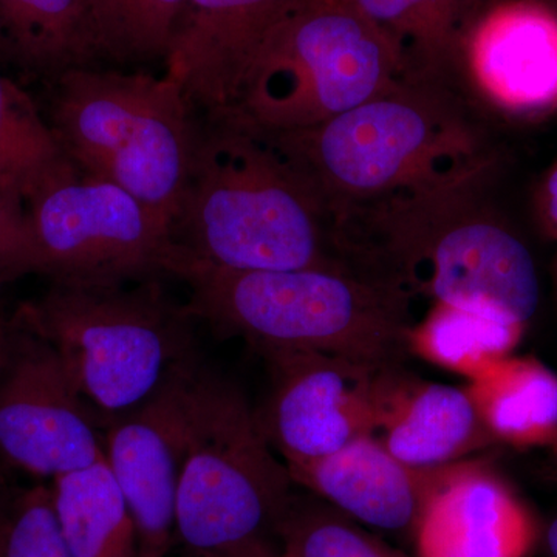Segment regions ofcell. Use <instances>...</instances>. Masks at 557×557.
I'll list each match as a JSON object with an SVG mask.
<instances>
[{"instance_id": "obj_1", "label": "cell", "mask_w": 557, "mask_h": 557, "mask_svg": "<svg viewBox=\"0 0 557 557\" xmlns=\"http://www.w3.org/2000/svg\"><path fill=\"white\" fill-rule=\"evenodd\" d=\"M260 132L324 201L333 223L483 185L494 166L467 100L449 84L403 81L310 129Z\"/></svg>"}, {"instance_id": "obj_2", "label": "cell", "mask_w": 557, "mask_h": 557, "mask_svg": "<svg viewBox=\"0 0 557 557\" xmlns=\"http://www.w3.org/2000/svg\"><path fill=\"white\" fill-rule=\"evenodd\" d=\"M200 120L171 225L182 255L231 271L355 267L341 252L324 201L263 132Z\"/></svg>"}, {"instance_id": "obj_3", "label": "cell", "mask_w": 557, "mask_h": 557, "mask_svg": "<svg viewBox=\"0 0 557 557\" xmlns=\"http://www.w3.org/2000/svg\"><path fill=\"white\" fill-rule=\"evenodd\" d=\"M168 274L188 285L190 317L259 355L311 351L394 368L409 354L412 299L355 267L231 271L177 249Z\"/></svg>"}, {"instance_id": "obj_4", "label": "cell", "mask_w": 557, "mask_h": 557, "mask_svg": "<svg viewBox=\"0 0 557 557\" xmlns=\"http://www.w3.org/2000/svg\"><path fill=\"white\" fill-rule=\"evenodd\" d=\"M482 186L339 220L341 251L409 299L496 307L528 325L541 302L536 262L508 223L480 205Z\"/></svg>"}, {"instance_id": "obj_5", "label": "cell", "mask_w": 557, "mask_h": 557, "mask_svg": "<svg viewBox=\"0 0 557 557\" xmlns=\"http://www.w3.org/2000/svg\"><path fill=\"white\" fill-rule=\"evenodd\" d=\"M46 86L42 112L61 152L172 225L201 126L180 83L83 65Z\"/></svg>"}, {"instance_id": "obj_6", "label": "cell", "mask_w": 557, "mask_h": 557, "mask_svg": "<svg viewBox=\"0 0 557 557\" xmlns=\"http://www.w3.org/2000/svg\"><path fill=\"white\" fill-rule=\"evenodd\" d=\"M17 309L38 330L102 423L138 408L196 357L188 309L160 278L127 284L50 282Z\"/></svg>"}, {"instance_id": "obj_7", "label": "cell", "mask_w": 557, "mask_h": 557, "mask_svg": "<svg viewBox=\"0 0 557 557\" xmlns=\"http://www.w3.org/2000/svg\"><path fill=\"white\" fill-rule=\"evenodd\" d=\"M403 81L394 50L351 0H293L249 62L234 104L212 119L310 129Z\"/></svg>"}, {"instance_id": "obj_8", "label": "cell", "mask_w": 557, "mask_h": 557, "mask_svg": "<svg viewBox=\"0 0 557 557\" xmlns=\"http://www.w3.org/2000/svg\"><path fill=\"white\" fill-rule=\"evenodd\" d=\"M295 486L244 392L199 359L186 387L175 509L185 552L276 539Z\"/></svg>"}, {"instance_id": "obj_9", "label": "cell", "mask_w": 557, "mask_h": 557, "mask_svg": "<svg viewBox=\"0 0 557 557\" xmlns=\"http://www.w3.org/2000/svg\"><path fill=\"white\" fill-rule=\"evenodd\" d=\"M32 274L60 284H127L170 276L166 219L62 153L24 197Z\"/></svg>"}, {"instance_id": "obj_10", "label": "cell", "mask_w": 557, "mask_h": 557, "mask_svg": "<svg viewBox=\"0 0 557 557\" xmlns=\"http://www.w3.org/2000/svg\"><path fill=\"white\" fill-rule=\"evenodd\" d=\"M104 423L20 309L0 313V472L40 482L104 458Z\"/></svg>"}, {"instance_id": "obj_11", "label": "cell", "mask_w": 557, "mask_h": 557, "mask_svg": "<svg viewBox=\"0 0 557 557\" xmlns=\"http://www.w3.org/2000/svg\"><path fill=\"white\" fill-rule=\"evenodd\" d=\"M269 394L256 417L287 467L310 463L373 434L376 383L386 368L311 351L260 355Z\"/></svg>"}, {"instance_id": "obj_12", "label": "cell", "mask_w": 557, "mask_h": 557, "mask_svg": "<svg viewBox=\"0 0 557 557\" xmlns=\"http://www.w3.org/2000/svg\"><path fill=\"white\" fill-rule=\"evenodd\" d=\"M519 120L557 110V9L544 0H490L469 25L454 87Z\"/></svg>"}, {"instance_id": "obj_13", "label": "cell", "mask_w": 557, "mask_h": 557, "mask_svg": "<svg viewBox=\"0 0 557 557\" xmlns=\"http://www.w3.org/2000/svg\"><path fill=\"white\" fill-rule=\"evenodd\" d=\"M199 357L182 362L138 408L106 421L104 460L137 531L138 557H168L174 544L185 397Z\"/></svg>"}, {"instance_id": "obj_14", "label": "cell", "mask_w": 557, "mask_h": 557, "mask_svg": "<svg viewBox=\"0 0 557 557\" xmlns=\"http://www.w3.org/2000/svg\"><path fill=\"white\" fill-rule=\"evenodd\" d=\"M541 528L515 486L479 458L446 469L413 533L417 557H530Z\"/></svg>"}, {"instance_id": "obj_15", "label": "cell", "mask_w": 557, "mask_h": 557, "mask_svg": "<svg viewBox=\"0 0 557 557\" xmlns=\"http://www.w3.org/2000/svg\"><path fill=\"white\" fill-rule=\"evenodd\" d=\"M293 0H188L164 73L203 119L223 115L270 28Z\"/></svg>"}, {"instance_id": "obj_16", "label": "cell", "mask_w": 557, "mask_h": 557, "mask_svg": "<svg viewBox=\"0 0 557 557\" xmlns=\"http://www.w3.org/2000/svg\"><path fill=\"white\" fill-rule=\"evenodd\" d=\"M287 468L296 486L348 518L410 541L448 469L409 467L373 435L355 440L332 456Z\"/></svg>"}, {"instance_id": "obj_17", "label": "cell", "mask_w": 557, "mask_h": 557, "mask_svg": "<svg viewBox=\"0 0 557 557\" xmlns=\"http://www.w3.org/2000/svg\"><path fill=\"white\" fill-rule=\"evenodd\" d=\"M372 435L420 469L449 467L496 445L467 386L420 380L399 366L380 372Z\"/></svg>"}, {"instance_id": "obj_18", "label": "cell", "mask_w": 557, "mask_h": 557, "mask_svg": "<svg viewBox=\"0 0 557 557\" xmlns=\"http://www.w3.org/2000/svg\"><path fill=\"white\" fill-rule=\"evenodd\" d=\"M394 50L405 78L454 86L458 54L483 0H351Z\"/></svg>"}, {"instance_id": "obj_19", "label": "cell", "mask_w": 557, "mask_h": 557, "mask_svg": "<svg viewBox=\"0 0 557 557\" xmlns=\"http://www.w3.org/2000/svg\"><path fill=\"white\" fill-rule=\"evenodd\" d=\"M467 388L496 445L557 448V373L544 362L509 355Z\"/></svg>"}, {"instance_id": "obj_20", "label": "cell", "mask_w": 557, "mask_h": 557, "mask_svg": "<svg viewBox=\"0 0 557 557\" xmlns=\"http://www.w3.org/2000/svg\"><path fill=\"white\" fill-rule=\"evenodd\" d=\"M0 60L44 84L95 65L87 0H0Z\"/></svg>"}, {"instance_id": "obj_21", "label": "cell", "mask_w": 557, "mask_h": 557, "mask_svg": "<svg viewBox=\"0 0 557 557\" xmlns=\"http://www.w3.org/2000/svg\"><path fill=\"white\" fill-rule=\"evenodd\" d=\"M527 327L496 307L435 302L420 322L410 325L408 351L468 381L474 380L512 355Z\"/></svg>"}, {"instance_id": "obj_22", "label": "cell", "mask_w": 557, "mask_h": 557, "mask_svg": "<svg viewBox=\"0 0 557 557\" xmlns=\"http://www.w3.org/2000/svg\"><path fill=\"white\" fill-rule=\"evenodd\" d=\"M54 512L72 557H138L137 531L104 458L50 482Z\"/></svg>"}, {"instance_id": "obj_23", "label": "cell", "mask_w": 557, "mask_h": 557, "mask_svg": "<svg viewBox=\"0 0 557 557\" xmlns=\"http://www.w3.org/2000/svg\"><path fill=\"white\" fill-rule=\"evenodd\" d=\"M188 0H87L95 61H166Z\"/></svg>"}, {"instance_id": "obj_24", "label": "cell", "mask_w": 557, "mask_h": 557, "mask_svg": "<svg viewBox=\"0 0 557 557\" xmlns=\"http://www.w3.org/2000/svg\"><path fill=\"white\" fill-rule=\"evenodd\" d=\"M282 557H417L406 555L327 502L293 494L276 528Z\"/></svg>"}, {"instance_id": "obj_25", "label": "cell", "mask_w": 557, "mask_h": 557, "mask_svg": "<svg viewBox=\"0 0 557 557\" xmlns=\"http://www.w3.org/2000/svg\"><path fill=\"white\" fill-rule=\"evenodd\" d=\"M61 157L42 109L20 84L0 75V190L24 201Z\"/></svg>"}, {"instance_id": "obj_26", "label": "cell", "mask_w": 557, "mask_h": 557, "mask_svg": "<svg viewBox=\"0 0 557 557\" xmlns=\"http://www.w3.org/2000/svg\"><path fill=\"white\" fill-rule=\"evenodd\" d=\"M0 557H72L54 512L50 482H13L0 472Z\"/></svg>"}, {"instance_id": "obj_27", "label": "cell", "mask_w": 557, "mask_h": 557, "mask_svg": "<svg viewBox=\"0 0 557 557\" xmlns=\"http://www.w3.org/2000/svg\"><path fill=\"white\" fill-rule=\"evenodd\" d=\"M33 242L24 201L0 190V284L32 274Z\"/></svg>"}, {"instance_id": "obj_28", "label": "cell", "mask_w": 557, "mask_h": 557, "mask_svg": "<svg viewBox=\"0 0 557 557\" xmlns=\"http://www.w3.org/2000/svg\"><path fill=\"white\" fill-rule=\"evenodd\" d=\"M536 212L542 228L557 240V160L545 172L536 193Z\"/></svg>"}, {"instance_id": "obj_29", "label": "cell", "mask_w": 557, "mask_h": 557, "mask_svg": "<svg viewBox=\"0 0 557 557\" xmlns=\"http://www.w3.org/2000/svg\"><path fill=\"white\" fill-rule=\"evenodd\" d=\"M185 557H282L277 541L273 537L255 539L228 548L212 552H185Z\"/></svg>"}, {"instance_id": "obj_30", "label": "cell", "mask_w": 557, "mask_h": 557, "mask_svg": "<svg viewBox=\"0 0 557 557\" xmlns=\"http://www.w3.org/2000/svg\"><path fill=\"white\" fill-rule=\"evenodd\" d=\"M545 547H547L549 557H557V516L545 530Z\"/></svg>"}, {"instance_id": "obj_31", "label": "cell", "mask_w": 557, "mask_h": 557, "mask_svg": "<svg viewBox=\"0 0 557 557\" xmlns=\"http://www.w3.org/2000/svg\"><path fill=\"white\" fill-rule=\"evenodd\" d=\"M490 2V0H483V3ZM544 2L552 3L557 9V0H544Z\"/></svg>"}, {"instance_id": "obj_32", "label": "cell", "mask_w": 557, "mask_h": 557, "mask_svg": "<svg viewBox=\"0 0 557 557\" xmlns=\"http://www.w3.org/2000/svg\"><path fill=\"white\" fill-rule=\"evenodd\" d=\"M553 453H555V457H556V469H557V448L555 450H553Z\"/></svg>"}, {"instance_id": "obj_33", "label": "cell", "mask_w": 557, "mask_h": 557, "mask_svg": "<svg viewBox=\"0 0 557 557\" xmlns=\"http://www.w3.org/2000/svg\"><path fill=\"white\" fill-rule=\"evenodd\" d=\"M3 285L0 284V292H2ZM0 313H2V310H0Z\"/></svg>"}]
</instances>
